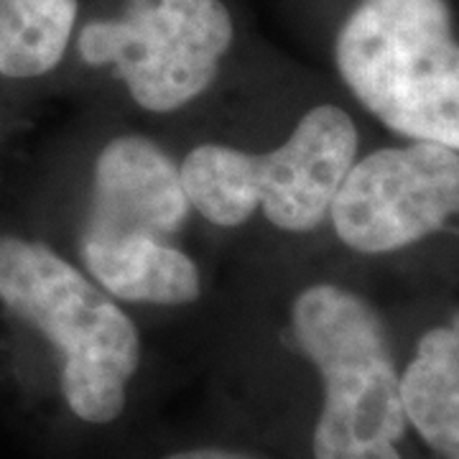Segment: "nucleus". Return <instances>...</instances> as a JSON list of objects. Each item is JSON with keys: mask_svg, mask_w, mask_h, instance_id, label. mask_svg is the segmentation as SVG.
I'll list each match as a JSON object with an SVG mask.
<instances>
[{"mask_svg": "<svg viewBox=\"0 0 459 459\" xmlns=\"http://www.w3.org/2000/svg\"><path fill=\"white\" fill-rule=\"evenodd\" d=\"M189 214L179 164L146 135H115L92 166L77 240L84 273L115 301L195 304L202 294L197 263L174 243Z\"/></svg>", "mask_w": 459, "mask_h": 459, "instance_id": "obj_1", "label": "nucleus"}, {"mask_svg": "<svg viewBox=\"0 0 459 459\" xmlns=\"http://www.w3.org/2000/svg\"><path fill=\"white\" fill-rule=\"evenodd\" d=\"M337 77L406 141L459 151V36L452 0H352L332 33Z\"/></svg>", "mask_w": 459, "mask_h": 459, "instance_id": "obj_2", "label": "nucleus"}, {"mask_svg": "<svg viewBox=\"0 0 459 459\" xmlns=\"http://www.w3.org/2000/svg\"><path fill=\"white\" fill-rule=\"evenodd\" d=\"M0 304L54 347L69 411L113 424L141 365V332L120 301L47 243L0 235Z\"/></svg>", "mask_w": 459, "mask_h": 459, "instance_id": "obj_3", "label": "nucleus"}, {"mask_svg": "<svg viewBox=\"0 0 459 459\" xmlns=\"http://www.w3.org/2000/svg\"><path fill=\"white\" fill-rule=\"evenodd\" d=\"M291 332L325 388L314 459H403L401 373L373 304L337 283H312L291 304Z\"/></svg>", "mask_w": 459, "mask_h": 459, "instance_id": "obj_4", "label": "nucleus"}, {"mask_svg": "<svg viewBox=\"0 0 459 459\" xmlns=\"http://www.w3.org/2000/svg\"><path fill=\"white\" fill-rule=\"evenodd\" d=\"M358 126L340 105L301 115L289 138L268 153L225 143L195 146L179 164L192 212L217 228H240L261 212L283 232H314L329 220L358 161Z\"/></svg>", "mask_w": 459, "mask_h": 459, "instance_id": "obj_5", "label": "nucleus"}, {"mask_svg": "<svg viewBox=\"0 0 459 459\" xmlns=\"http://www.w3.org/2000/svg\"><path fill=\"white\" fill-rule=\"evenodd\" d=\"M240 39L230 0L84 3L72 56L148 113H177L220 80Z\"/></svg>", "mask_w": 459, "mask_h": 459, "instance_id": "obj_6", "label": "nucleus"}, {"mask_svg": "<svg viewBox=\"0 0 459 459\" xmlns=\"http://www.w3.org/2000/svg\"><path fill=\"white\" fill-rule=\"evenodd\" d=\"M344 246L388 255L459 222V151L409 141L377 148L350 169L329 210Z\"/></svg>", "mask_w": 459, "mask_h": 459, "instance_id": "obj_7", "label": "nucleus"}, {"mask_svg": "<svg viewBox=\"0 0 459 459\" xmlns=\"http://www.w3.org/2000/svg\"><path fill=\"white\" fill-rule=\"evenodd\" d=\"M409 427L442 459H459V309L429 329L401 373Z\"/></svg>", "mask_w": 459, "mask_h": 459, "instance_id": "obj_8", "label": "nucleus"}, {"mask_svg": "<svg viewBox=\"0 0 459 459\" xmlns=\"http://www.w3.org/2000/svg\"><path fill=\"white\" fill-rule=\"evenodd\" d=\"M84 0H0V77L41 80L72 56Z\"/></svg>", "mask_w": 459, "mask_h": 459, "instance_id": "obj_9", "label": "nucleus"}, {"mask_svg": "<svg viewBox=\"0 0 459 459\" xmlns=\"http://www.w3.org/2000/svg\"><path fill=\"white\" fill-rule=\"evenodd\" d=\"M161 459H263L247 452H235V449H220V446H199V449H184V452H174Z\"/></svg>", "mask_w": 459, "mask_h": 459, "instance_id": "obj_10", "label": "nucleus"}]
</instances>
